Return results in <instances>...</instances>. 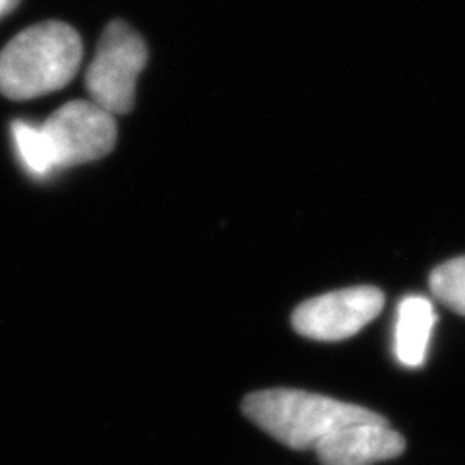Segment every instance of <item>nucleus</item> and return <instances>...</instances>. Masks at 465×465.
Segmentation results:
<instances>
[{
  "label": "nucleus",
  "instance_id": "nucleus-1",
  "mask_svg": "<svg viewBox=\"0 0 465 465\" xmlns=\"http://www.w3.org/2000/svg\"><path fill=\"white\" fill-rule=\"evenodd\" d=\"M82 63V39L63 22L24 29L0 53V94L14 101L63 90Z\"/></svg>",
  "mask_w": 465,
  "mask_h": 465
},
{
  "label": "nucleus",
  "instance_id": "nucleus-2",
  "mask_svg": "<svg viewBox=\"0 0 465 465\" xmlns=\"http://www.w3.org/2000/svg\"><path fill=\"white\" fill-rule=\"evenodd\" d=\"M242 411L254 425L293 450H314L338 429L378 415L367 407L287 388L254 391L244 398Z\"/></svg>",
  "mask_w": 465,
  "mask_h": 465
},
{
  "label": "nucleus",
  "instance_id": "nucleus-3",
  "mask_svg": "<svg viewBox=\"0 0 465 465\" xmlns=\"http://www.w3.org/2000/svg\"><path fill=\"white\" fill-rule=\"evenodd\" d=\"M145 63L148 47L143 39L126 22H111L85 72V87L94 104L111 114L133 111L136 82Z\"/></svg>",
  "mask_w": 465,
  "mask_h": 465
},
{
  "label": "nucleus",
  "instance_id": "nucleus-4",
  "mask_svg": "<svg viewBox=\"0 0 465 465\" xmlns=\"http://www.w3.org/2000/svg\"><path fill=\"white\" fill-rule=\"evenodd\" d=\"M51 145L54 167L66 169L95 162L116 143L114 114L94 101H70L41 124Z\"/></svg>",
  "mask_w": 465,
  "mask_h": 465
},
{
  "label": "nucleus",
  "instance_id": "nucleus-5",
  "mask_svg": "<svg viewBox=\"0 0 465 465\" xmlns=\"http://www.w3.org/2000/svg\"><path fill=\"white\" fill-rule=\"evenodd\" d=\"M382 309L381 289L372 285L340 289L304 301L293 312V328L309 340L341 341L372 322Z\"/></svg>",
  "mask_w": 465,
  "mask_h": 465
},
{
  "label": "nucleus",
  "instance_id": "nucleus-6",
  "mask_svg": "<svg viewBox=\"0 0 465 465\" xmlns=\"http://www.w3.org/2000/svg\"><path fill=\"white\" fill-rule=\"evenodd\" d=\"M403 436L382 415L338 429L314 452L322 465H372L403 454Z\"/></svg>",
  "mask_w": 465,
  "mask_h": 465
},
{
  "label": "nucleus",
  "instance_id": "nucleus-7",
  "mask_svg": "<svg viewBox=\"0 0 465 465\" xmlns=\"http://www.w3.org/2000/svg\"><path fill=\"white\" fill-rule=\"evenodd\" d=\"M436 312L430 299L411 295L398 307L396 318V357L401 365L417 369L425 362Z\"/></svg>",
  "mask_w": 465,
  "mask_h": 465
},
{
  "label": "nucleus",
  "instance_id": "nucleus-8",
  "mask_svg": "<svg viewBox=\"0 0 465 465\" xmlns=\"http://www.w3.org/2000/svg\"><path fill=\"white\" fill-rule=\"evenodd\" d=\"M12 138L20 162L29 173L35 174V177H47V174L56 171L51 145L41 126L16 121L12 124Z\"/></svg>",
  "mask_w": 465,
  "mask_h": 465
},
{
  "label": "nucleus",
  "instance_id": "nucleus-9",
  "mask_svg": "<svg viewBox=\"0 0 465 465\" xmlns=\"http://www.w3.org/2000/svg\"><path fill=\"white\" fill-rule=\"evenodd\" d=\"M430 291L446 307L465 316V256L448 260L430 273Z\"/></svg>",
  "mask_w": 465,
  "mask_h": 465
},
{
  "label": "nucleus",
  "instance_id": "nucleus-10",
  "mask_svg": "<svg viewBox=\"0 0 465 465\" xmlns=\"http://www.w3.org/2000/svg\"><path fill=\"white\" fill-rule=\"evenodd\" d=\"M20 5V0H0V18H5L14 8Z\"/></svg>",
  "mask_w": 465,
  "mask_h": 465
}]
</instances>
